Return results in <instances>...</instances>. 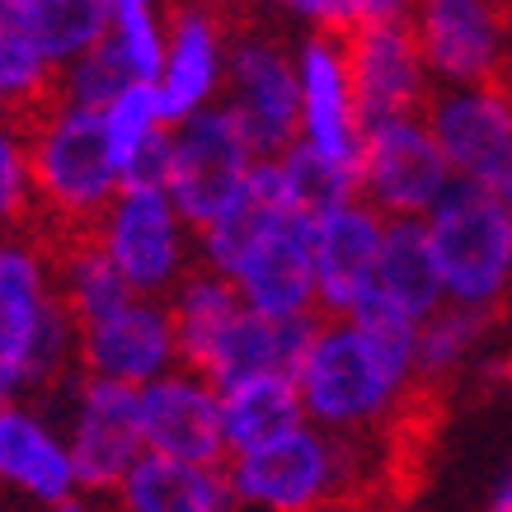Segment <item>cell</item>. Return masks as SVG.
Segmentation results:
<instances>
[{
    "mask_svg": "<svg viewBox=\"0 0 512 512\" xmlns=\"http://www.w3.org/2000/svg\"><path fill=\"white\" fill-rule=\"evenodd\" d=\"M221 109L249 137L259 160H278L301 132V90H296V38L278 19L254 15L235 0L231 47Z\"/></svg>",
    "mask_w": 512,
    "mask_h": 512,
    "instance_id": "cell-4",
    "label": "cell"
},
{
    "mask_svg": "<svg viewBox=\"0 0 512 512\" xmlns=\"http://www.w3.org/2000/svg\"><path fill=\"white\" fill-rule=\"evenodd\" d=\"M423 226H428L437 268H442L447 301L494 315L508 311L512 226L498 188L451 179V188L437 198V207L423 217Z\"/></svg>",
    "mask_w": 512,
    "mask_h": 512,
    "instance_id": "cell-5",
    "label": "cell"
},
{
    "mask_svg": "<svg viewBox=\"0 0 512 512\" xmlns=\"http://www.w3.org/2000/svg\"><path fill=\"white\" fill-rule=\"evenodd\" d=\"M433 85H512V0H409Z\"/></svg>",
    "mask_w": 512,
    "mask_h": 512,
    "instance_id": "cell-8",
    "label": "cell"
},
{
    "mask_svg": "<svg viewBox=\"0 0 512 512\" xmlns=\"http://www.w3.org/2000/svg\"><path fill=\"white\" fill-rule=\"evenodd\" d=\"M217 400H221L226 461H231V456H245V451H254V447H268V442H278V437H287L292 428L306 423L296 376H287V372L240 376L231 386H217Z\"/></svg>",
    "mask_w": 512,
    "mask_h": 512,
    "instance_id": "cell-22",
    "label": "cell"
},
{
    "mask_svg": "<svg viewBox=\"0 0 512 512\" xmlns=\"http://www.w3.org/2000/svg\"><path fill=\"white\" fill-rule=\"evenodd\" d=\"M423 127L461 184L498 188L512 170V85H433Z\"/></svg>",
    "mask_w": 512,
    "mask_h": 512,
    "instance_id": "cell-11",
    "label": "cell"
},
{
    "mask_svg": "<svg viewBox=\"0 0 512 512\" xmlns=\"http://www.w3.org/2000/svg\"><path fill=\"white\" fill-rule=\"evenodd\" d=\"M151 5H165V0H151Z\"/></svg>",
    "mask_w": 512,
    "mask_h": 512,
    "instance_id": "cell-38",
    "label": "cell"
},
{
    "mask_svg": "<svg viewBox=\"0 0 512 512\" xmlns=\"http://www.w3.org/2000/svg\"><path fill=\"white\" fill-rule=\"evenodd\" d=\"M240 5L278 24H301V33H334V38L409 15V0H240Z\"/></svg>",
    "mask_w": 512,
    "mask_h": 512,
    "instance_id": "cell-29",
    "label": "cell"
},
{
    "mask_svg": "<svg viewBox=\"0 0 512 512\" xmlns=\"http://www.w3.org/2000/svg\"><path fill=\"white\" fill-rule=\"evenodd\" d=\"M419 325L367 296L348 320H320L296 362L306 423L325 433H372L414 381Z\"/></svg>",
    "mask_w": 512,
    "mask_h": 512,
    "instance_id": "cell-1",
    "label": "cell"
},
{
    "mask_svg": "<svg viewBox=\"0 0 512 512\" xmlns=\"http://www.w3.org/2000/svg\"><path fill=\"white\" fill-rule=\"evenodd\" d=\"M47 404L57 409V423H62L71 466H76L80 494L109 498L123 484L127 470L146 456L137 390L76 372Z\"/></svg>",
    "mask_w": 512,
    "mask_h": 512,
    "instance_id": "cell-7",
    "label": "cell"
},
{
    "mask_svg": "<svg viewBox=\"0 0 512 512\" xmlns=\"http://www.w3.org/2000/svg\"><path fill=\"white\" fill-rule=\"evenodd\" d=\"M90 240L104 249L127 292L151 301H165L198 268V235L160 184H123L109 212L90 226Z\"/></svg>",
    "mask_w": 512,
    "mask_h": 512,
    "instance_id": "cell-6",
    "label": "cell"
},
{
    "mask_svg": "<svg viewBox=\"0 0 512 512\" xmlns=\"http://www.w3.org/2000/svg\"><path fill=\"white\" fill-rule=\"evenodd\" d=\"M315 221L287 212L268 226V235L249 249L231 273L235 292L264 320H306L315 315V259H311Z\"/></svg>",
    "mask_w": 512,
    "mask_h": 512,
    "instance_id": "cell-19",
    "label": "cell"
},
{
    "mask_svg": "<svg viewBox=\"0 0 512 512\" xmlns=\"http://www.w3.org/2000/svg\"><path fill=\"white\" fill-rule=\"evenodd\" d=\"M372 296H381L390 311L423 325L433 311L447 306L442 268H437L433 240L423 221H386L381 231V254H376V282Z\"/></svg>",
    "mask_w": 512,
    "mask_h": 512,
    "instance_id": "cell-21",
    "label": "cell"
},
{
    "mask_svg": "<svg viewBox=\"0 0 512 512\" xmlns=\"http://www.w3.org/2000/svg\"><path fill=\"white\" fill-rule=\"evenodd\" d=\"M231 19L235 0H165V62L156 94L170 123L221 104Z\"/></svg>",
    "mask_w": 512,
    "mask_h": 512,
    "instance_id": "cell-12",
    "label": "cell"
},
{
    "mask_svg": "<svg viewBox=\"0 0 512 512\" xmlns=\"http://www.w3.org/2000/svg\"><path fill=\"white\" fill-rule=\"evenodd\" d=\"M52 94H57V66L29 38L0 29V113L24 123L43 104H52Z\"/></svg>",
    "mask_w": 512,
    "mask_h": 512,
    "instance_id": "cell-30",
    "label": "cell"
},
{
    "mask_svg": "<svg viewBox=\"0 0 512 512\" xmlns=\"http://www.w3.org/2000/svg\"><path fill=\"white\" fill-rule=\"evenodd\" d=\"M273 165H278V174H282V193H287V202L311 221H320L325 212H334V207H343V202L357 198V170L315 156L311 146H301V141H292Z\"/></svg>",
    "mask_w": 512,
    "mask_h": 512,
    "instance_id": "cell-28",
    "label": "cell"
},
{
    "mask_svg": "<svg viewBox=\"0 0 512 512\" xmlns=\"http://www.w3.org/2000/svg\"><path fill=\"white\" fill-rule=\"evenodd\" d=\"M498 198H503V207H508V217H512V170L503 174V184H498Z\"/></svg>",
    "mask_w": 512,
    "mask_h": 512,
    "instance_id": "cell-36",
    "label": "cell"
},
{
    "mask_svg": "<svg viewBox=\"0 0 512 512\" xmlns=\"http://www.w3.org/2000/svg\"><path fill=\"white\" fill-rule=\"evenodd\" d=\"M386 217L372 212L362 198L343 202L315 221L311 259H315V315L320 320H348L372 296L376 254H381Z\"/></svg>",
    "mask_w": 512,
    "mask_h": 512,
    "instance_id": "cell-18",
    "label": "cell"
},
{
    "mask_svg": "<svg viewBox=\"0 0 512 512\" xmlns=\"http://www.w3.org/2000/svg\"><path fill=\"white\" fill-rule=\"evenodd\" d=\"M127 66V76L141 85H156L160 62H165V5L151 0H118L113 5V24L104 33Z\"/></svg>",
    "mask_w": 512,
    "mask_h": 512,
    "instance_id": "cell-31",
    "label": "cell"
},
{
    "mask_svg": "<svg viewBox=\"0 0 512 512\" xmlns=\"http://www.w3.org/2000/svg\"><path fill=\"white\" fill-rule=\"evenodd\" d=\"M52 512H109V503H104V498H90V494H71L66 503H57Z\"/></svg>",
    "mask_w": 512,
    "mask_h": 512,
    "instance_id": "cell-34",
    "label": "cell"
},
{
    "mask_svg": "<svg viewBox=\"0 0 512 512\" xmlns=\"http://www.w3.org/2000/svg\"><path fill=\"white\" fill-rule=\"evenodd\" d=\"M296 90H301V132L296 141L315 156L357 170L362 118L353 109L343 43L334 33H296Z\"/></svg>",
    "mask_w": 512,
    "mask_h": 512,
    "instance_id": "cell-17",
    "label": "cell"
},
{
    "mask_svg": "<svg viewBox=\"0 0 512 512\" xmlns=\"http://www.w3.org/2000/svg\"><path fill=\"white\" fill-rule=\"evenodd\" d=\"M489 512H512V470H508V480L498 484V494H494V503H489Z\"/></svg>",
    "mask_w": 512,
    "mask_h": 512,
    "instance_id": "cell-35",
    "label": "cell"
},
{
    "mask_svg": "<svg viewBox=\"0 0 512 512\" xmlns=\"http://www.w3.org/2000/svg\"><path fill=\"white\" fill-rule=\"evenodd\" d=\"M254 165H259V156H254L249 137L217 104V109H202L193 118H184V123H174L160 188L170 193L179 217L198 235L217 212L231 207L235 193L249 184Z\"/></svg>",
    "mask_w": 512,
    "mask_h": 512,
    "instance_id": "cell-9",
    "label": "cell"
},
{
    "mask_svg": "<svg viewBox=\"0 0 512 512\" xmlns=\"http://www.w3.org/2000/svg\"><path fill=\"white\" fill-rule=\"evenodd\" d=\"M104 137H109L113 165L123 174V184H160L165 179V156H170L174 123L160 109L156 85H127L118 99L99 109Z\"/></svg>",
    "mask_w": 512,
    "mask_h": 512,
    "instance_id": "cell-24",
    "label": "cell"
},
{
    "mask_svg": "<svg viewBox=\"0 0 512 512\" xmlns=\"http://www.w3.org/2000/svg\"><path fill=\"white\" fill-rule=\"evenodd\" d=\"M80 494L57 409L47 400L0 404V503L10 512H52Z\"/></svg>",
    "mask_w": 512,
    "mask_h": 512,
    "instance_id": "cell-15",
    "label": "cell"
},
{
    "mask_svg": "<svg viewBox=\"0 0 512 512\" xmlns=\"http://www.w3.org/2000/svg\"><path fill=\"white\" fill-rule=\"evenodd\" d=\"M165 306H170L174 339H179V367H188V372H202V362L212 357L221 334L235 325V315L245 311L235 282L202 264L165 296Z\"/></svg>",
    "mask_w": 512,
    "mask_h": 512,
    "instance_id": "cell-25",
    "label": "cell"
},
{
    "mask_svg": "<svg viewBox=\"0 0 512 512\" xmlns=\"http://www.w3.org/2000/svg\"><path fill=\"white\" fill-rule=\"evenodd\" d=\"M52 268H57V292H62L66 311L76 325L109 315L113 306H123L127 282L113 273V264L104 259V249L94 245L90 235H71V240H52Z\"/></svg>",
    "mask_w": 512,
    "mask_h": 512,
    "instance_id": "cell-26",
    "label": "cell"
},
{
    "mask_svg": "<svg viewBox=\"0 0 512 512\" xmlns=\"http://www.w3.org/2000/svg\"><path fill=\"white\" fill-rule=\"evenodd\" d=\"M127 85H137V80L127 76V66L118 62V52H113L109 38H99L90 52H80L76 62L57 71V94H52V99L99 113L109 99H118Z\"/></svg>",
    "mask_w": 512,
    "mask_h": 512,
    "instance_id": "cell-32",
    "label": "cell"
},
{
    "mask_svg": "<svg viewBox=\"0 0 512 512\" xmlns=\"http://www.w3.org/2000/svg\"><path fill=\"white\" fill-rule=\"evenodd\" d=\"M339 43H343L348 90H353V109L362 118V132L376 123H395V118H423V104L433 94V76L423 66L409 15L353 29L343 33Z\"/></svg>",
    "mask_w": 512,
    "mask_h": 512,
    "instance_id": "cell-13",
    "label": "cell"
},
{
    "mask_svg": "<svg viewBox=\"0 0 512 512\" xmlns=\"http://www.w3.org/2000/svg\"><path fill=\"white\" fill-rule=\"evenodd\" d=\"M451 188V170L423 118H395L362 132L357 198L386 221H423Z\"/></svg>",
    "mask_w": 512,
    "mask_h": 512,
    "instance_id": "cell-10",
    "label": "cell"
},
{
    "mask_svg": "<svg viewBox=\"0 0 512 512\" xmlns=\"http://www.w3.org/2000/svg\"><path fill=\"white\" fill-rule=\"evenodd\" d=\"M113 5L118 0H0V29L29 38L62 71L109 33Z\"/></svg>",
    "mask_w": 512,
    "mask_h": 512,
    "instance_id": "cell-23",
    "label": "cell"
},
{
    "mask_svg": "<svg viewBox=\"0 0 512 512\" xmlns=\"http://www.w3.org/2000/svg\"><path fill=\"white\" fill-rule=\"evenodd\" d=\"M109 512H240L226 466H193L146 451L113 489Z\"/></svg>",
    "mask_w": 512,
    "mask_h": 512,
    "instance_id": "cell-20",
    "label": "cell"
},
{
    "mask_svg": "<svg viewBox=\"0 0 512 512\" xmlns=\"http://www.w3.org/2000/svg\"><path fill=\"white\" fill-rule=\"evenodd\" d=\"M0 123H5V113H0Z\"/></svg>",
    "mask_w": 512,
    "mask_h": 512,
    "instance_id": "cell-39",
    "label": "cell"
},
{
    "mask_svg": "<svg viewBox=\"0 0 512 512\" xmlns=\"http://www.w3.org/2000/svg\"><path fill=\"white\" fill-rule=\"evenodd\" d=\"M179 367V339L165 301L127 296L99 320L76 325V372L141 390Z\"/></svg>",
    "mask_w": 512,
    "mask_h": 512,
    "instance_id": "cell-14",
    "label": "cell"
},
{
    "mask_svg": "<svg viewBox=\"0 0 512 512\" xmlns=\"http://www.w3.org/2000/svg\"><path fill=\"white\" fill-rule=\"evenodd\" d=\"M494 320V311H475V306H456V301L433 311L419 325V343H414V381L447 386V376L466 362L470 348L489 334Z\"/></svg>",
    "mask_w": 512,
    "mask_h": 512,
    "instance_id": "cell-27",
    "label": "cell"
},
{
    "mask_svg": "<svg viewBox=\"0 0 512 512\" xmlns=\"http://www.w3.org/2000/svg\"><path fill=\"white\" fill-rule=\"evenodd\" d=\"M503 376H512V362H508V367H503Z\"/></svg>",
    "mask_w": 512,
    "mask_h": 512,
    "instance_id": "cell-37",
    "label": "cell"
},
{
    "mask_svg": "<svg viewBox=\"0 0 512 512\" xmlns=\"http://www.w3.org/2000/svg\"><path fill=\"white\" fill-rule=\"evenodd\" d=\"M24 151H29L33 231H43L47 240L90 235V226L109 212V202L123 188L99 113L52 99L33 118H24Z\"/></svg>",
    "mask_w": 512,
    "mask_h": 512,
    "instance_id": "cell-3",
    "label": "cell"
},
{
    "mask_svg": "<svg viewBox=\"0 0 512 512\" xmlns=\"http://www.w3.org/2000/svg\"><path fill=\"white\" fill-rule=\"evenodd\" d=\"M76 376V320L57 292L52 240H0V404L52 400Z\"/></svg>",
    "mask_w": 512,
    "mask_h": 512,
    "instance_id": "cell-2",
    "label": "cell"
},
{
    "mask_svg": "<svg viewBox=\"0 0 512 512\" xmlns=\"http://www.w3.org/2000/svg\"><path fill=\"white\" fill-rule=\"evenodd\" d=\"M33 231V188H29V151H24V123H0V240Z\"/></svg>",
    "mask_w": 512,
    "mask_h": 512,
    "instance_id": "cell-33",
    "label": "cell"
},
{
    "mask_svg": "<svg viewBox=\"0 0 512 512\" xmlns=\"http://www.w3.org/2000/svg\"><path fill=\"white\" fill-rule=\"evenodd\" d=\"M137 409L146 451L170 456V461H193V466H226L221 400L207 376L174 367L137 390Z\"/></svg>",
    "mask_w": 512,
    "mask_h": 512,
    "instance_id": "cell-16",
    "label": "cell"
}]
</instances>
